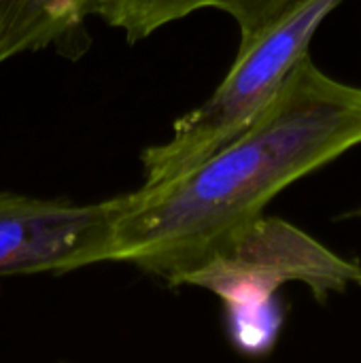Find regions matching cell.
<instances>
[{
  "mask_svg": "<svg viewBox=\"0 0 361 363\" xmlns=\"http://www.w3.org/2000/svg\"><path fill=\"white\" fill-rule=\"evenodd\" d=\"M343 2L300 0L238 45L236 60L215 91L181 115L164 143L143 149V185H157L187 172L247 130L277 98L294 68L309 55L321 23Z\"/></svg>",
  "mask_w": 361,
  "mask_h": 363,
  "instance_id": "obj_3",
  "label": "cell"
},
{
  "mask_svg": "<svg viewBox=\"0 0 361 363\" xmlns=\"http://www.w3.org/2000/svg\"><path fill=\"white\" fill-rule=\"evenodd\" d=\"M287 283H302L319 304H326L332 296L361 287V266L298 225L264 215L191 270L179 287L215 294L234 349L247 357H266L285 325L279 291Z\"/></svg>",
  "mask_w": 361,
  "mask_h": 363,
  "instance_id": "obj_2",
  "label": "cell"
},
{
  "mask_svg": "<svg viewBox=\"0 0 361 363\" xmlns=\"http://www.w3.org/2000/svg\"><path fill=\"white\" fill-rule=\"evenodd\" d=\"M96 0H0V64L74 38Z\"/></svg>",
  "mask_w": 361,
  "mask_h": 363,
  "instance_id": "obj_6",
  "label": "cell"
},
{
  "mask_svg": "<svg viewBox=\"0 0 361 363\" xmlns=\"http://www.w3.org/2000/svg\"><path fill=\"white\" fill-rule=\"evenodd\" d=\"M296 2L300 0H96L89 17H98L136 45L168 23L215 9L234 19L243 45Z\"/></svg>",
  "mask_w": 361,
  "mask_h": 363,
  "instance_id": "obj_5",
  "label": "cell"
},
{
  "mask_svg": "<svg viewBox=\"0 0 361 363\" xmlns=\"http://www.w3.org/2000/svg\"><path fill=\"white\" fill-rule=\"evenodd\" d=\"M126 204L128 194L77 204L0 191V281L109 264Z\"/></svg>",
  "mask_w": 361,
  "mask_h": 363,
  "instance_id": "obj_4",
  "label": "cell"
},
{
  "mask_svg": "<svg viewBox=\"0 0 361 363\" xmlns=\"http://www.w3.org/2000/svg\"><path fill=\"white\" fill-rule=\"evenodd\" d=\"M361 145V87L306 55L266 111L187 172L128 194L109 264L179 283L251 223L291 183Z\"/></svg>",
  "mask_w": 361,
  "mask_h": 363,
  "instance_id": "obj_1",
  "label": "cell"
}]
</instances>
